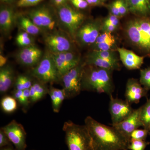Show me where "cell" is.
Instances as JSON below:
<instances>
[{"label":"cell","instance_id":"34","mask_svg":"<svg viewBox=\"0 0 150 150\" xmlns=\"http://www.w3.org/2000/svg\"><path fill=\"white\" fill-rule=\"evenodd\" d=\"M44 0H18L17 6L19 7H27L37 5Z\"/></svg>","mask_w":150,"mask_h":150},{"label":"cell","instance_id":"7","mask_svg":"<svg viewBox=\"0 0 150 150\" xmlns=\"http://www.w3.org/2000/svg\"><path fill=\"white\" fill-rule=\"evenodd\" d=\"M103 19H87L78 30L75 42L79 46H90L96 41L101 33Z\"/></svg>","mask_w":150,"mask_h":150},{"label":"cell","instance_id":"14","mask_svg":"<svg viewBox=\"0 0 150 150\" xmlns=\"http://www.w3.org/2000/svg\"><path fill=\"white\" fill-rule=\"evenodd\" d=\"M141 107L134 109L133 112L124 121L111 126L116 129L127 140L130 142V135L132 132L140 127H143L141 118Z\"/></svg>","mask_w":150,"mask_h":150},{"label":"cell","instance_id":"11","mask_svg":"<svg viewBox=\"0 0 150 150\" xmlns=\"http://www.w3.org/2000/svg\"><path fill=\"white\" fill-rule=\"evenodd\" d=\"M52 54L60 81L63 75L77 66L82 60L79 54L76 51Z\"/></svg>","mask_w":150,"mask_h":150},{"label":"cell","instance_id":"36","mask_svg":"<svg viewBox=\"0 0 150 150\" xmlns=\"http://www.w3.org/2000/svg\"><path fill=\"white\" fill-rule=\"evenodd\" d=\"M71 4L78 9H84L89 6L86 0H70Z\"/></svg>","mask_w":150,"mask_h":150},{"label":"cell","instance_id":"6","mask_svg":"<svg viewBox=\"0 0 150 150\" xmlns=\"http://www.w3.org/2000/svg\"><path fill=\"white\" fill-rule=\"evenodd\" d=\"M31 74L38 81L45 84L60 81L54 58L48 50L43 54L38 64L33 67Z\"/></svg>","mask_w":150,"mask_h":150},{"label":"cell","instance_id":"45","mask_svg":"<svg viewBox=\"0 0 150 150\" xmlns=\"http://www.w3.org/2000/svg\"><path fill=\"white\" fill-rule=\"evenodd\" d=\"M1 150H14L11 147L9 146H7L6 147L3 148Z\"/></svg>","mask_w":150,"mask_h":150},{"label":"cell","instance_id":"15","mask_svg":"<svg viewBox=\"0 0 150 150\" xmlns=\"http://www.w3.org/2000/svg\"><path fill=\"white\" fill-rule=\"evenodd\" d=\"M43 55L41 49L34 44L21 48L17 53L16 59L23 66L34 67L40 62Z\"/></svg>","mask_w":150,"mask_h":150},{"label":"cell","instance_id":"47","mask_svg":"<svg viewBox=\"0 0 150 150\" xmlns=\"http://www.w3.org/2000/svg\"><path fill=\"white\" fill-rule=\"evenodd\" d=\"M101 1L103 3H104L106 1H107V0H101Z\"/></svg>","mask_w":150,"mask_h":150},{"label":"cell","instance_id":"5","mask_svg":"<svg viewBox=\"0 0 150 150\" xmlns=\"http://www.w3.org/2000/svg\"><path fill=\"white\" fill-rule=\"evenodd\" d=\"M57 16L61 29L75 42L76 33L87 19L85 15L65 3L57 7Z\"/></svg>","mask_w":150,"mask_h":150},{"label":"cell","instance_id":"20","mask_svg":"<svg viewBox=\"0 0 150 150\" xmlns=\"http://www.w3.org/2000/svg\"><path fill=\"white\" fill-rule=\"evenodd\" d=\"M129 12L137 17L150 16V0H124Z\"/></svg>","mask_w":150,"mask_h":150},{"label":"cell","instance_id":"25","mask_svg":"<svg viewBox=\"0 0 150 150\" xmlns=\"http://www.w3.org/2000/svg\"><path fill=\"white\" fill-rule=\"evenodd\" d=\"M16 100L10 96L3 98L1 101V106L4 112L11 113L14 112L17 108Z\"/></svg>","mask_w":150,"mask_h":150},{"label":"cell","instance_id":"26","mask_svg":"<svg viewBox=\"0 0 150 150\" xmlns=\"http://www.w3.org/2000/svg\"><path fill=\"white\" fill-rule=\"evenodd\" d=\"M141 120L144 129L149 130L150 128V98L141 106Z\"/></svg>","mask_w":150,"mask_h":150},{"label":"cell","instance_id":"1","mask_svg":"<svg viewBox=\"0 0 150 150\" xmlns=\"http://www.w3.org/2000/svg\"><path fill=\"white\" fill-rule=\"evenodd\" d=\"M85 125L92 138L96 150H129V140L112 126L102 124L90 116L86 118Z\"/></svg>","mask_w":150,"mask_h":150},{"label":"cell","instance_id":"10","mask_svg":"<svg viewBox=\"0 0 150 150\" xmlns=\"http://www.w3.org/2000/svg\"><path fill=\"white\" fill-rule=\"evenodd\" d=\"M86 64L84 60L62 76L61 80L66 98H72L79 95L81 89V81Z\"/></svg>","mask_w":150,"mask_h":150},{"label":"cell","instance_id":"40","mask_svg":"<svg viewBox=\"0 0 150 150\" xmlns=\"http://www.w3.org/2000/svg\"><path fill=\"white\" fill-rule=\"evenodd\" d=\"M29 90L30 103H35L39 100L40 99L38 97V95L33 85Z\"/></svg>","mask_w":150,"mask_h":150},{"label":"cell","instance_id":"12","mask_svg":"<svg viewBox=\"0 0 150 150\" xmlns=\"http://www.w3.org/2000/svg\"><path fill=\"white\" fill-rule=\"evenodd\" d=\"M110 97L109 111L111 115L112 124H117L124 121L131 115L134 109L131 104L126 100Z\"/></svg>","mask_w":150,"mask_h":150},{"label":"cell","instance_id":"22","mask_svg":"<svg viewBox=\"0 0 150 150\" xmlns=\"http://www.w3.org/2000/svg\"><path fill=\"white\" fill-rule=\"evenodd\" d=\"M14 72L12 67L6 65L0 69V92L4 93L8 91L13 83Z\"/></svg>","mask_w":150,"mask_h":150},{"label":"cell","instance_id":"39","mask_svg":"<svg viewBox=\"0 0 150 150\" xmlns=\"http://www.w3.org/2000/svg\"><path fill=\"white\" fill-rule=\"evenodd\" d=\"M13 97L23 106L24 105L23 91L15 90L13 92Z\"/></svg>","mask_w":150,"mask_h":150},{"label":"cell","instance_id":"42","mask_svg":"<svg viewBox=\"0 0 150 150\" xmlns=\"http://www.w3.org/2000/svg\"><path fill=\"white\" fill-rule=\"evenodd\" d=\"M86 1L89 5L99 6L103 4L101 0H86Z\"/></svg>","mask_w":150,"mask_h":150},{"label":"cell","instance_id":"41","mask_svg":"<svg viewBox=\"0 0 150 150\" xmlns=\"http://www.w3.org/2000/svg\"><path fill=\"white\" fill-rule=\"evenodd\" d=\"M23 98H24V107L26 108L28 106L30 103V94L29 89H25L23 91Z\"/></svg>","mask_w":150,"mask_h":150},{"label":"cell","instance_id":"13","mask_svg":"<svg viewBox=\"0 0 150 150\" xmlns=\"http://www.w3.org/2000/svg\"><path fill=\"white\" fill-rule=\"evenodd\" d=\"M1 129L17 150H25L27 146L26 133L21 124L13 120Z\"/></svg>","mask_w":150,"mask_h":150},{"label":"cell","instance_id":"50","mask_svg":"<svg viewBox=\"0 0 150 150\" xmlns=\"http://www.w3.org/2000/svg\"></svg>","mask_w":150,"mask_h":150},{"label":"cell","instance_id":"8","mask_svg":"<svg viewBox=\"0 0 150 150\" xmlns=\"http://www.w3.org/2000/svg\"><path fill=\"white\" fill-rule=\"evenodd\" d=\"M28 17L39 27L44 34L61 29L57 15L50 8L41 6L32 9L28 13Z\"/></svg>","mask_w":150,"mask_h":150},{"label":"cell","instance_id":"24","mask_svg":"<svg viewBox=\"0 0 150 150\" xmlns=\"http://www.w3.org/2000/svg\"><path fill=\"white\" fill-rule=\"evenodd\" d=\"M116 50L108 51H91V53L102 59L112 63L120 64Z\"/></svg>","mask_w":150,"mask_h":150},{"label":"cell","instance_id":"35","mask_svg":"<svg viewBox=\"0 0 150 150\" xmlns=\"http://www.w3.org/2000/svg\"><path fill=\"white\" fill-rule=\"evenodd\" d=\"M120 18L123 17L129 13V9L124 0H117Z\"/></svg>","mask_w":150,"mask_h":150},{"label":"cell","instance_id":"30","mask_svg":"<svg viewBox=\"0 0 150 150\" xmlns=\"http://www.w3.org/2000/svg\"><path fill=\"white\" fill-rule=\"evenodd\" d=\"M149 142L144 140L131 139L128 149L130 150H145Z\"/></svg>","mask_w":150,"mask_h":150},{"label":"cell","instance_id":"2","mask_svg":"<svg viewBox=\"0 0 150 150\" xmlns=\"http://www.w3.org/2000/svg\"><path fill=\"white\" fill-rule=\"evenodd\" d=\"M123 33L133 48L146 56H150V16L130 19L124 25Z\"/></svg>","mask_w":150,"mask_h":150},{"label":"cell","instance_id":"27","mask_svg":"<svg viewBox=\"0 0 150 150\" xmlns=\"http://www.w3.org/2000/svg\"><path fill=\"white\" fill-rule=\"evenodd\" d=\"M32 35H30L25 31H21L17 35L16 40L17 45L21 48L27 47L34 44V40Z\"/></svg>","mask_w":150,"mask_h":150},{"label":"cell","instance_id":"18","mask_svg":"<svg viewBox=\"0 0 150 150\" xmlns=\"http://www.w3.org/2000/svg\"><path fill=\"white\" fill-rule=\"evenodd\" d=\"M17 16L13 9L3 7L0 11V30L2 34L8 35L17 24Z\"/></svg>","mask_w":150,"mask_h":150},{"label":"cell","instance_id":"48","mask_svg":"<svg viewBox=\"0 0 150 150\" xmlns=\"http://www.w3.org/2000/svg\"><path fill=\"white\" fill-rule=\"evenodd\" d=\"M149 134L150 135V131H149Z\"/></svg>","mask_w":150,"mask_h":150},{"label":"cell","instance_id":"31","mask_svg":"<svg viewBox=\"0 0 150 150\" xmlns=\"http://www.w3.org/2000/svg\"><path fill=\"white\" fill-rule=\"evenodd\" d=\"M149 131L146 129H137L134 130L130 135L131 139L144 140L146 141Z\"/></svg>","mask_w":150,"mask_h":150},{"label":"cell","instance_id":"17","mask_svg":"<svg viewBox=\"0 0 150 150\" xmlns=\"http://www.w3.org/2000/svg\"><path fill=\"white\" fill-rule=\"evenodd\" d=\"M116 51L122 64L128 69H139L144 64L145 56H139L133 51L123 48H118Z\"/></svg>","mask_w":150,"mask_h":150},{"label":"cell","instance_id":"44","mask_svg":"<svg viewBox=\"0 0 150 150\" xmlns=\"http://www.w3.org/2000/svg\"><path fill=\"white\" fill-rule=\"evenodd\" d=\"M67 1V0H52V1L54 5L58 7L65 4Z\"/></svg>","mask_w":150,"mask_h":150},{"label":"cell","instance_id":"16","mask_svg":"<svg viewBox=\"0 0 150 150\" xmlns=\"http://www.w3.org/2000/svg\"><path fill=\"white\" fill-rule=\"evenodd\" d=\"M148 92L140 83L139 81L131 78L128 79L126 84V100L131 104H138L142 98L146 96Z\"/></svg>","mask_w":150,"mask_h":150},{"label":"cell","instance_id":"38","mask_svg":"<svg viewBox=\"0 0 150 150\" xmlns=\"http://www.w3.org/2000/svg\"><path fill=\"white\" fill-rule=\"evenodd\" d=\"M108 9L110 11V13L113 15L120 18L119 11H118V2L117 0H115L108 6Z\"/></svg>","mask_w":150,"mask_h":150},{"label":"cell","instance_id":"23","mask_svg":"<svg viewBox=\"0 0 150 150\" xmlns=\"http://www.w3.org/2000/svg\"><path fill=\"white\" fill-rule=\"evenodd\" d=\"M17 24L23 31L31 35H37L42 33L41 30L28 16L21 15L17 17Z\"/></svg>","mask_w":150,"mask_h":150},{"label":"cell","instance_id":"32","mask_svg":"<svg viewBox=\"0 0 150 150\" xmlns=\"http://www.w3.org/2000/svg\"><path fill=\"white\" fill-rule=\"evenodd\" d=\"M45 85V84L38 80L33 82V86L35 88L40 100L48 93V89Z\"/></svg>","mask_w":150,"mask_h":150},{"label":"cell","instance_id":"21","mask_svg":"<svg viewBox=\"0 0 150 150\" xmlns=\"http://www.w3.org/2000/svg\"><path fill=\"white\" fill-rule=\"evenodd\" d=\"M84 62L86 65H92L96 67L115 71L120 70V64L112 63L92 54L90 52L87 55Z\"/></svg>","mask_w":150,"mask_h":150},{"label":"cell","instance_id":"49","mask_svg":"<svg viewBox=\"0 0 150 150\" xmlns=\"http://www.w3.org/2000/svg\"><path fill=\"white\" fill-rule=\"evenodd\" d=\"M149 131H150V129H149Z\"/></svg>","mask_w":150,"mask_h":150},{"label":"cell","instance_id":"46","mask_svg":"<svg viewBox=\"0 0 150 150\" xmlns=\"http://www.w3.org/2000/svg\"><path fill=\"white\" fill-rule=\"evenodd\" d=\"M1 1L4 2L9 3L12 1L13 0H1Z\"/></svg>","mask_w":150,"mask_h":150},{"label":"cell","instance_id":"3","mask_svg":"<svg viewBox=\"0 0 150 150\" xmlns=\"http://www.w3.org/2000/svg\"><path fill=\"white\" fill-rule=\"evenodd\" d=\"M112 70L86 65L81 81L82 91L112 95L115 90Z\"/></svg>","mask_w":150,"mask_h":150},{"label":"cell","instance_id":"19","mask_svg":"<svg viewBox=\"0 0 150 150\" xmlns=\"http://www.w3.org/2000/svg\"><path fill=\"white\" fill-rule=\"evenodd\" d=\"M117 42L112 33L101 32L96 41L90 46L91 51H108L117 50Z\"/></svg>","mask_w":150,"mask_h":150},{"label":"cell","instance_id":"33","mask_svg":"<svg viewBox=\"0 0 150 150\" xmlns=\"http://www.w3.org/2000/svg\"><path fill=\"white\" fill-rule=\"evenodd\" d=\"M120 18L111 14H109L102 21L103 25H112L119 27L120 24Z\"/></svg>","mask_w":150,"mask_h":150},{"label":"cell","instance_id":"9","mask_svg":"<svg viewBox=\"0 0 150 150\" xmlns=\"http://www.w3.org/2000/svg\"><path fill=\"white\" fill-rule=\"evenodd\" d=\"M43 40L48 50L52 54L75 51L74 41L62 30L45 33Z\"/></svg>","mask_w":150,"mask_h":150},{"label":"cell","instance_id":"4","mask_svg":"<svg viewBox=\"0 0 150 150\" xmlns=\"http://www.w3.org/2000/svg\"><path fill=\"white\" fill-rule=\"evenodd\" d=\"M63 130L69 150H96L85 125H78L69 120L64 123Z\"/></svg>","mask_w":150,"mask_h":150},{"label":"cell","instance_id":"29","mask_svg":"<svg viewBox=\"0 0 150 150\" xmlns=\"http://www.w3.org/2000/svg\"><path fill=\"white\" fill-rule=\"evenodd\" d=\"M140 83L146 90H150V67L140 70Z\"/></svg>","mask_w":150,"mask_h":150},{"label":"cell","instance_id":"28","mask_svg":"<svg viewBox=\"0 0 150 150\" xmlns=\"http://www.w3.org/2000/svg\"><path fill=\"white\" fill-rule=\"evenodd\" d=\"M32 82L30 78L25 75L18 76L15 82V90L23 91L30 89L32 86Z\"/></svg>","mask_w":150,"mask_h":150},{"label":"cell","instance_id":"37","mask_svg":"<svg viewBox=\"0 0 150 150\" xmlns=\"http://www.w3.org/2000/svg\"><path fill=\"white\" fill-rule=\"evenodd\" d=\"M11 142L8 137L1 128L0 130V147L8 146L11 144Z\"/></svg>","mask_w":150,"mask_h":150},{"label":"cell","instance_id":"43","mask_svg":"<svg viewBox=\"0 0 150 150\" xmlns=\"http://www.w3.org/2000/svg\"><path fill=\"white\" fill-rule=\"evenodd\" d=\"M7 60V58L6 57L3 56L2 54H1L0 55V67L1 68L6 65Z\"/></svg>","mask_w":150,"mask_h":150}]
</instances>
